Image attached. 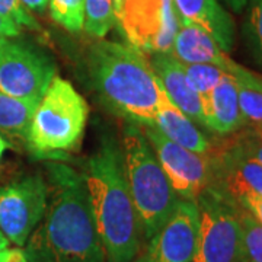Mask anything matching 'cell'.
Segmentation results:
<instances>
[{"instance_id":"25","label":"cell","mask_w":262,"mask_h":262,"mask_svg":"<svg viewBox=\"0 0 262 262\" xmlns=\"http://www.w3.org/2000/svg\"><path fill=\"white\" fill-rule=\"evenodd\" d=\"M0 15L15 20L20 27L38 32L41 31V25L32 16V13L20 3V0H0Z\"/></svg>"},{"instance_id":"9","label":"cell","mask_w":262,"mask_h":262,"mask_svg":"<svg viewBox=\"0 0 262 262\" xmlns=\"http://www.w3.org/2000/svg\"><path fill=\"white\" fill-rule=\"evenodd\" d=\"M48 191L41 173L27 175L0 187V230L10 244L27 245L46 214Z\"/></svg>"},{"instance_id":"17","label":"cell","mask_w":262,"mask_h":262,"mask_svg":"<svg viewBox=\"0 0 262 262\" xmlns=\"http://www.w3.org/2000/svg\"><path fill=\"white\" fill-rule=\"evenodd\" d=\"M155 125L169 140L191 151H195L200 155H208L213 147V143L196 127L195 122L189 120L178 106L170 102L165 91L162 92L156 108Z\"/></svg>"},{"instance_id":"8","label":"cell","mask_w":262,"mask_h":262,"mask_svg":"<svg viewBox=\"0 0 262 262\" xmlns=\"http://www.w3.org/2000/svg\"><path fill=\"white\" fill-rule=\"evenodd\" d=\"M56 77L53 58L15 38H0V91L39 102Z\"/></svg>"},{"instance_id":"20","label":"cell","mask_w":262,"mask_h":262,"mask_svg":"<svg viewBox=\"0 0 262 262\" xmlns=\"http://www.w3.org/2000/svg\"><path fill=\"white\" fill-rule=\"evenodd\" d=\"M114 25V0H84L83 29L91 37L103 38Z\"/></svg>"},{"instance_id":"24","label":"cell","mask_w":262,"mask_h":262,"mask_svg":"<svg viewBox=\"0 0 262 262\" xmlns=\"http://www.w3.org/2000/svg\"><path fill=\"white\" fill-rule=\"evenodd\" d=\"M226 137L236 147L262 165V124H248L242 130Z\"/></svg>"},{"instance_id":"30","label":"cell","mask_w":262,"mask_h":262,"mask_svg":"<svg viewBox=\"0 0 262 262\" xmlns=\"http://www.w3.org/2000/svg\"><path fill=\"white\" fill-rule=\"evenodd\" d=\"M220 2L225 3L226 6L230 10H233L234 13H241L249 3V0H220Z\"/></svg>"},{"instance_id":"1","label":"cell","mask_w":262,"mask_h":262,"mask_svg":"<svg viewBox=\"0 0 262 262\" xmlns=\"http://www.w3.org/2000/svg\"><path fill=\"white\" fill-rule=\"evenodd\" d=\"M44 178L47 210L27 242L28 262H106L83 175L56 162Z\"/></svg>"},{"instance_id":"4","label":"cell","mask_w":262,"mask_h":262,"mask_svg":"<svg viewBox=\"0 0 262 262\" xmlns=\"http://www.w3.org/2000/svg\"><path fill=\"white\" fill-rule=\"evenodd\" d=\"M122 159L133 204L146 244L175 211L179 198L141 127L125 122L121 136Z\"/></svg>"},{"instance_id":"31","label":"cell","mask_w":262,"mask_h":262,"mask_svg":"<svg viewBox=\"0 0 262 262\" xmlns=\"http://www.w3.org/2000/svg\"><path fill=\"white\" fill-rule=\"evenodd\" d=\"M8 262H28V258H27V255H25V252L22 249L15 248V249H12L10 258Z\"/></svg>"},{"instance_id":"12","label":"cell","mask_w":262,"mask_h":262,"mask_svg":"<svg viewBox=\"0 0 262 262\" xmlns=\"http://www.w3.org/2000/svg\"><path fill=\"white\" fill-rule=\"evenodd\" d=\"M198 208L195 201L179 200L159 232L146 242L131 262H191L195 251Z\"/></svg>"},{"instance_id":"7","label":"cell","mask_w":262,"mask_h":262,"mask_svg":"<svg viewBox=\"0 0 262 262\" xmlns=\"http://www.w3.org/2000/svg\"><path fill=\"white\" fill-rule=\"evenodd\" d=\"M115 24L141 53H170L179 28L173 0H114Z\"/></svg>"},{"instance_id":"21","label":"cell","mask_w":262,"mask_h":262,"mask_svg":"<svg viewBox=\"0 0 262 262\" xmlns=\"http://www.w3.org/2000/svg\"><path fill=\"white\" fill-rule=\"evenodd\" d=\"M53 20L66 31L77 34L83 31L84 0H48Z\"/></svg>"},{"instance_id":"14","label":"cell","mask_w":262,"mask_h":262,"mask_svg":"<svg viewBox=\"0 0 262 262\" xmlns=\"http://www.w3.org/2000/svg\"><path fill=\"white\" fill-rule=\"evenodd\" d=\"M170 54L185 64H213L230 75L237 66L204 29L194 24L179 22Z\"/></svg>"},{"instance_id":"16","label":"cell","mask_w":262,"mask_h":262,"mask_svg":"<svg viewBox=\"0 0 262 262\" xmlns=\"http://www.w3.org/2000/svg\"><path fill=\"white\" fill-rule=\"evenodd\" d=\"M203 113L206 128L223 137L248 125L241 110L237 89L232 76L226 73L213 92L203 99Z\"/></svg>"},{"instance_id":"27","label":"cell","mask_w":262,"mask_h":262,"mask_svg":"<svg viewBox=\"0 0 262 262\" xmlns=\"http://www.w3.org/2000/svg\"><path fill=\"white\" fill-rule=\"evenodd\" d=\"M237 204L241 207H244L245 210L252 214L259 223L262 225V196L259 195H251L245 196L242 200L237 201Z\"/></svg>"},{"instance_id":"5","label":"cell","mask_w":262,"mask_h":262,"mask_svg":"<svg viewBox=\"0 0 262 262\" xmlns=\"http://www.w3.org/2000/svg\"><path fill=\"white\" fill-rule=\"evenodd\" d=\"M89 117L84 98L69 80L56 76L39 99L29 125V147L39 155L70 151L83 137Z\"/></svg>"},{"instance_id":"13","label":"cell","mask_w":262,"mask_h":262,"mask_svg":"<svg viewBox=\"0 0 262 262\" xmlns=\"http://www.w3.org/2000/svg\"><path fill=\"white\" fill-rule=\"evenodd\" d=\"M150 63L170 102L178 106L189 120H192L198 125L206 127L201 96L189 83L182 63L170 53L153 54Z\"/></svg>"},{"instance_id":"6","label":"cell","mask_w":262,"mask_h":262,"mask_svg":"<svg viewBox=\"0 0 262 262\" xmlns=\"http://www.w3.org/2000/svg\"><path fill=\"white\" fill-rule=\"evenodd\" d=\"M198 230L191 262H242L241 206L207 187L195 200Z\"/></svg>"},{"instance_id":"32","label":"cell","mask_w":262,"mask_h":262,"mask_svg":"<svg viewBox=\"0 0 262 262\" xmlns=\"http://www.w3.org/2000/svg\"><path fill=\"white\" fill-rule=\"evenodd\" d=\"M9 241L6 239V236L2 233V230H0V252H3V251H6V249H9Z\"/></svg>"},{"instance_id":"29","label":"cell","mask_w":262,"mask_h":262,"mask_svg":"<svg viewBox=\"0 0 262 262\" xmlns=\"http://www.w3.org/2000/svg\"><path fill=\"white\" fill-rule=\"evenodd\" d=\"M31 13H44L48 9V0H20Z\"/></svg>"},{"instance_id":"28","label":"cell","mask_w":262,"mask_h":262,"mask_svg":"<svg viewBox=\"0 0 262 262\" xmlns=\"http://www.w3.org/2000/svg\"><path fill=\"white\" fill-rule=\"evenodd\" d=\"M20 35V25L15 20L0 15V38H18Z\"/></svg>"},{"instance_id":"15","label":"cell","mask_w":262,"mask_h":262,"mask_svg":"<svg viewBox=\"0 0 262 262\" xmlns=\"http://www.w3.org/2000/svg\"><path fill=\"white\" fill-rule=\"evenodd\" d=\"M179 22L194 24L204 29L225 53L234 42V24L220 0H173Z\"/></svg>"},{"instance_id":"18","label":"cell","mask_w":262,"mask_h":262,"mask_svg":"<svg viewBox=\"0 0 262 262\" xmlns=\"http://www.w3.org/2000/svg\"><path fill=\"white\" fill-rule=\"evenodd\" d=\"M233 77L241 110L248 124H262V76L237 64L230 73Z\"/></svg>"},{"instance_id":"22","label":"cell","mask_w":262,"mask_h":262,"mask_svg":"<svg viewBox=\"0 0 262 262\" xmlns=\"http://www.w3.org/2000/svg\"><path fill=\"white\" fill-rule=\"evenodd\" d=\"M242 262H262V225L241 207Z\"/></svg>"},{"instance_id":"2","label":"cell","mask_w":262,"mask_h":262,"mask_svg":"<svg viewBox=\"0 0 262 262\" xmlns=\"http://www.w3.org/2000/svg\"><path fill=\"white\" fill-rule=\"evenodd\" d=\"M106 262H131L143 248L140 225L125 177L121 143L106 133L82 173Z\"/></svg>"},{"instance_id":"11","label":"cell","mask_w":262,"mask_h":262,"mask_svg":"<svg viewBox=\"0 0 262 262\" xmlns=\"http://www.w3.org/2000/svg\"><path fill=\"white\" fill-rule=\"evenodd\" d=\"M210 185L239 201L245 196H262V165L236 147L229 139L213 144L208 153Z\"/></svg>"},{"instance_id":"10","label":"cell","mask_w":262,"mask_h":262,"mask_svg":"<svg viewBox=\"0 0 262 262\" xmlns=\"http://www.w3.org/2000/svg\"><path fill=\"white\" fill-rule=\"evenodd\" d=\"M170 187L181 200L195 201L210 185L211 168L208 155H200L170 141L156 125H140Z\"/></svg>"},{"instance_id":"33","label":"cell","mask_w":262,"mask_h":262,"mask_svg":"<svg viewBox=\"0 0 262 262\" xmlns=\"http://www.w3.org/2000/svg\"><path fill=\"white\" fill-rule=\"evenodd\" d=\"M8 147H9V143L0 136V162H2V158H3V155H5V151L8 150Z\"/></svg>"},{"instance_id":"19","label":"cell","mask_w":262,"mask_h":262,"mask_svg":"<svg viewBox=\"0 0 262 262\" xmlns=\"http://www.w3.org/2000/svg\"><path fill=\"white\" fill-rule=\"evenodd\" d=\"M37 105L38 102L19 99L0 91V131L27 140Z\"/></svg>"},{"instance_id":"34","label":"cell","mask_w":262,"mask_h":262,"mask_svg":"<svg viewBox=\"0 0 262 262\" xmlns=\"http://www.w3.org/2000/svg\"><path fill=\"white\" fill-rule=\"evenodd\" d=\"M10 252H12V249H6V251H3V252H0V262H8L10 258Z\"/></svg>"},{"instance_id":"26","label":"cell","mask_w":262,"mask_h":262,"mask_svg":"<svg viewBox=\"0 0 262 262\" xmlns=\"http://www.w3.org/2000/svg\"><path fill=\"white\" fill-rule=\"evenodd\" d=\"M248 32L253 51L262 63V0H249Z\"/></svg>"},{"instance_id":"3","label":"cell","mask_w":262,"mask_h":262,"mask_svg":"<svg viewBox=\"0 0 262 262\" xmlns=\"http://www.w3.org/2000/svg\"><path fill=\"white\" fill-rule=\"evenodd\" d=\"M95 92L113 113L139 125H155L162 84L144 53L130 44L96 41L86 56Z\"/></svg>"},{"instance_id":"23","label":"cell","mask_w":262,"mask_h":262,"mask_svg":"<svg viewBox=\"0 0 262 262\" xmlns=\"http://www.w3.org/2000/svg\"><path fill=\"white\" fill-rule=\"evenodd\" d=\"M189 83L196 91V94L201 96V101L206 99L208 95L213 92L219 82L223 79L226 72L220 67L213 64H185L182 63Z\"/></svg>"}]
</instances>
